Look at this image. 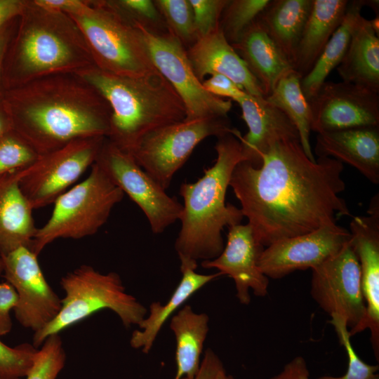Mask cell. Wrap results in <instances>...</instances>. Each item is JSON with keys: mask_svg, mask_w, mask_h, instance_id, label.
I'll use <instances>...</instances> for the list:
<instances>
[{"mask_svg": "<svg viewBox=\"0 0 379 379\" xmlns=\"http://www.w3.org/2000/svg\"><path fill=\"white\" fill-rule=\"evenodd\" d=\"M343 163L325 157L311 160L300 141L273 144L254 167L234 168L230 181L256 241L264 248L350 215L340 194L345 190Z\"/></svg>", "mask_w": 379, "mask_h": 379, "instance_id": "obj_1", "label": "cell"}, {"mask_svg": "<svg viewBox=\"0 0 379 379\" xmlns=\"http://www.w3.org/2000/svg\"><path fill=\"white\" fill-rule=\"evenodd\" d=\"M13 129L39 154L79 138L107 137L111 109L76 73L46 76L5 91Z\"/></svg>", "mask_w": 379, "mask_h": 379, "instance_id": "obj_2", "label": "cell"}, {"mask_svg": "<svg viewBox=\"0 0 379 379\" xmlns=\"http://www.w3.org/2000/svg\"><path fill=\"white\" fill-rule=\"evenodd\" d=\"M93 65L84 35L68 14L26 0L4 57V91L52 74L76 73Z\"/></svg>", "mask_w": 379, "mask_h": 379, "instance_id": "obj_3", "label": "cell"}, {"mask_svg": "<svg viewBox=\"0 0 379 379\" xmlns=\"http://www.w3.org/2000/svg\"><path fill=\"white\" fill-rule=\"evenodd\" d=\"M239 133L218 137L214 164L196 182H184L180 187L183 210L175 249L180 262L197 265L199 260L216 258L225 247L224 227L240 224L244 218L240 208L225 203L232 172L239 162L246 161Z\"/></svg>", "mask_w": 379, "mask_h": 379, "instance_id": "obj_4", "label": "cell"}, {"mask_svg": "<svg viewBox=\"0 0 379 379\" xmlns=\"http://www.w3.org/2000/svg\"><path fill=\"white\" fill-rule=\"evenodd\" d=\"M76 74L108 102L111 118L107 138L126 152L131 153L148 133L186 117L182 100L159 72L121 77L93 65Z\"/></svg>", "mask_w": 379, "mask_h": 379, "instance_id": "obj_5", "label": "cell"}, {"mask_svg": "<svg viewBox=\"0 0 379 379\" xmlns=\"http://www.w3.org/2000/svg\"><path fill=\"white\" fill-rule=\"evenodd\" d=\"M68 15L81 31L99 69L128 77L159 72L140 29L123 19L107 0H85Z\"/></svg>", "mask_w": 379, "mask_h": 379, "instance_id": "obj_6", "label": "cell"}, {"mask_svg": "<svg viewBox=\"0 0 379 379\" xmlns=\"http://www.w3.org/2000/svg\"><path fill=\"white\" fill-rule=\"evenodd\" d=\"M60 285L65 292L60 310L50 323L34 333L33 345L37 348L48 336L59 334L101 310L113 311L126 328L138 326L147 314V308L126 293L116 272L103 274L84 265L64 276Z\"/></svg>", "mask_w": 379, "mask_h": 379, "instance_id": "obj_7", "label": "cell"}, {"mask_svg": "<svg viewBox=\"0 0 379 379\" xmlns=\"http://www.w3.org/2000/svg\"><path fill=\"white\" fill-rule=\"evenodd\" d=\"M124 193L95 163L88 177L53 203L48 221L36 232L30 249L38 255L58 239H79L95 234L107 221Z\"/></svg>", "mask_w": 379, "mask_h": 379, "instance_id": "obj_8", "label": "cell"}, {"mask_svg": "<svg viewBox=\"0 0 379 379\" xmlns=\"http://www.w3.org/2000/svg\"><path fill=\"white\" fill-rule=\"evenodd\" d=\"M228 118L184 119L154 129L130 153L138 164L165 190L175 173L205 138L237 133Z\"/></svg>", "mask_w": 379, "mask_h": 379, "instance_id": "obj_9", "label": "cell"}, {"mask_svg": "<svg viewBox=\"0 0 379 379\" xmlns=\"http://www.w3.org/2000/svg\"><path fill=\"white\" fill-rule=\"evenodd\" d=\"M106 137L74 140L39 155L19 179L22 192L33 209L52 204L95 163Z\"/></svg>", "mask_w": 379, "mask_h": 379, "instance_id": "obj_10", "label": "cell"}, {"mask_svg": "<svg viewBox=\"0 0 379 379\" xmlns=\"http://www.w3.org/2000/svg\"><path fill=\"white\" fill-rule=\"evenodd\" d=\"M145 215L152 232L161 234L180 220L183 206L169 196L133 156L105 138L95 161Z\"/></svg>", "mask_w": 379, "mask_h": 379, "instance_id": "obj_11", "label": "cell"}, {"mask_svg": "<svg viewBox=\"0 0 379 379\" xmlns=\"http://www.w3.org/2000/svg\"><path fill=\"white\" fill-rule=\"evenodd\" d=\"M142 32L152 62L182 100L186 120L226 117L232 109L230 100L208 93L196 77L186 48L169 32L153 34Z\"/></svg>", "mask_w": 379, "mask_h": 379, "instance_id": "obj_12", "label": "cell"}, {"mask_svg": "<svg viewBox=\"0 0 379 379\" xmlns=\"http://www.w3.org/2000/svg\"><path fill=\"white\" fill-rule=\"evenodd\" d=\"M311 295L330 317L345 319L349 332L354 330L366 314L361 271L351 239L335 255L312 269Z\"/></svg>", "mask_w": 379, "mask_h": 379, "instance_id": "obj_13", "label": "cell"}, {"mask_svg": "<svg viewBox=\"0 0 379 379\" xmlns=\"http://www.w3.org/2000/svg\"><path fill=\"white\" fill-rule=\"evenodd\" d=\"M0 256L4 276L18 294V321L34 333L41 330L58 314L61 299L47 282L38 255L29 247L20 246Z\"/></svg>", "mask_w": 379, "mask_h": 379, "instance_id": "obj_14", "label": "cell"}, {"mask_svg": "<svg viewBox=\"0 0 379 379\" xmlns=\"http://www.w3.org/2000/svg\"><path fill=\"white\" fill-rule=\"evenodd\" d=\"M317 133L379 126V93L345 82L325 81L308 101Z\"/></svg>", "mask_w": 379, "mask_h": 379, "instance_id": "obj_15", "label": "cell"}, {"mask_svg": "<svg viewBox=\"0 0 379 379\" xmlns=\"http://www.w3.org/2000/svg\"><path fill=\"white\" fill-rule=\"evenodd\" d=\"M351 239L338 224L277 241L262 251L258 267L267 277L280 279L296 270L314 269L337 254Z\"/></svg>", "mask_w": 379, "mask_h": 379, "instance_id": "obj_16", "label": "cell"}, {"mask_svg": "<svg viewBox=\"0 0 379 379\" xmlns=\"http://www.w3.org/2000/svg\"><path fill=\"white\" fill-rule=\"evenodd\" d=\"M378 195L371 201L369 216H355L350 225L351 243L361 271L366 314L361 323L349 332L350 337L369 329L371 343L379 359V204Z\"/></svg>", "mask_w": 379, "mask_h": 379, "instance_id": "obj_17", "label": "cell"}, {"mask_svg": "<svg viewBox=\"0 0 379 379\" xmlns=\"http://www.w3.org/2000/svg\"><path fill=\"white\" fill-rule=\"evenodd\" d=\"M264 248L256 241L248 223L232 225L228 227L222 253L213 260L202 261L201 265L206 269H217L222 275L232 278L239 302L248 305L251 290L258 297H265L268 292L269 278L258 267Z\"/></svg>", "mask_w": 379, "mask_h": 379, "instance_id": "obj_18", "label": "cell"}, {"mask_svg": "<svg viewBox=\"0 0 379 379\" xmlns=\"http://www.w3.org/2000/svg\"><path fill=\"white\" fill-rule=\"evenodd\" d=\"M241 109V118L248 133L238 138L246 159L254 167L262 164V157L274 143L300 141L295 125L279 108L269 103L265 97L249 94L237 102Z\"/></svg>", "mask_w": 379, "mask_h": 379, "instance_id": "obj_19", "label": "cell"}, {"mask_svg": "<svg viewBox=\"0 0 379 379\" xmlns=\"http://www.w3.org/2000/svg\"><path fill=\"white\" fill-rule=\"evenodd\" d=\"M186 51L192 69L201 82L208 75L222 74L249 95L266 96L263 88L226 39L220 27L199 37Z\"/></svg>", "mask_w": 379, "mask_h": 379, "instance_id": "obj_20", "label": "cell"}, {"mask_svg": "<svg viewBox=\"0 0 379 379\" xmlns=\"http://www.w3.org/2000/svg\"><path fill=\"white\" fill-rule=\"evenodd\" d=\"M315 153L350 164L373 184L379 183V126L317 133Z\"/></svg>", "mask_w": 379, "mask_h": 379, "instance_id": "obj_21", "label": "cell"}, {"mask_svg": "<svg viewBox=\"0 0 379 379\" xmlns=\"http://www.w3.org/2000/svg\"><path fill=\"white\" fill-rule=\"evenodd\" d=\"M232 46L260 84L266 96L281 79L294 71L290 61L266 32L258 18Z\"/></svg>", "mask_w": 379, "mask_h": 379, "instance_id": "obj_22", "label": "cell"}, {"mask_svg": "<svg viewBox=\"0 0 379 379\" xmlns=\"http://www.w3.org/2000/svg\"><path fill=\"white\" fill-rule=\"evenodd\" d=\"M348 2L347 0H313L292 61L293 70L301 79L310 72L342 23Z\"/></svg>", "mask_w": 379, "mask_h": 379, "instance_id": "obj_23", "label": "cell"}, {"mask_svg": "<svg viewBox=\"0 0 379 379\" xmlns=\"http://www.w3.org/2000/svg\"><path fill=\"white\" fill-rule=\"evenodd\" d=\"M22 170L0 179V255L20 246L30 247L37 230L32 215L34 209L19 184Z\"/></svg>", "mask_w": 379, "mask_h": 379, "instance_id": "obj_24", "label": "cell"}, {"mask_svg": "<svg viewBox=\"0 0 379 379\" xmlns=\"http://www.w3.org/2000/svg\"><path fill=\"white\" fill-rule=\"evenodd\" d=\"M337 71L343 81L379 93V34L361 15Z\"/></svg>", "mask_w": 379, "mask_h": 379, "instance_id": "obj_25", "label": "cell"}, {"mask_svg": "<svg viewBox=\"0 0 379 379\" xmlns=\"http://www.w3.org/2000/svg\"><path fill=\"white\" fill-rule=\"evenodd\" d=\"M180 271L181 280L168 301L165 304L152 302L149 314L138 325L140 329L133 332L130 339L133 348L148 354L166 321L198 290L222 275L219 272L199 274L196 268L185 264H180Z\"/></svg>", "mask_w": 379, "mask_h": 379, "instance_id": "obj_26", "label": "cell"}, {"mask_svg": "<svg viewBox=\"0 0 379 379\" xmlns=\"http://www.w3.org/2000/svg\"><path fill=\"white\" fill-rule=\"evenodd\" d=\"M209 317L185 305L171 317L170 328L175 341L176 372L173 379L193 378L201 365V354L207 337Z\"/></svg>", "mask_w": 379, "mask_h": 379, "instance_id": "obj_27", "label": "cell"}, {"mask_svg": "<svg viewBox=\"0 0 379 379\" xmlns=\"http://www.w3.org/2000/svg\"><path fill=\"white\" fill-rule=\"evenodd\" d=\"M312 3L313 0H272L258 17L291 65Z\"/></svg>", "mask_w": 379, "mask_h": 379, "instance_id": "obj_28", "label": "cell"}, {"mask_svg": "<svg viewBox=\"0 0 379 379\" xmlns=\"http://www.w3.org/2000/svg\"><path fill=\"white\" fill-rule=\"evenodd\" d=\"M369 1H349L340 25L331 36L324 51L310 72L300 79V86L306 99L310 101L326 81L328 74L336 68L347 50L353 28L364 6Z\"/></svg>", "mask_w": 379, "mask_h": 379, "instance_id": "obj_29", "label": "cell"}, {"mask_svg": "<svg viewBox=\"0 0 379 379\" xmlns=\"http://www.w3.org/2000/svg\"><path fill=\"white\" fill-rule=\"evenodd\" d=\"M300 77L295 72L281 79L272 91L265 97L271 105L281 109L298 131L301 146L307 156L315 161L310 145L312 112L305 97Z\"/></svg>", "mask_w": 379, "mask_h": 379, "instance_id": "obj_30", "label": "cell"}, {"mask_svg": "<svg viewBox=\"0 0 379 379\" xmlns=\"http://www.w3.org/2000/svg\"><path fill=\"white\" fill-rule=\"evenodd\" d=\"M271 0H229L221 14L219 27L230 44L237 43L260 16Z\"/></svg>", "mask_w": 379, "mask_h": 379, "instance_id": "obj_31", "label": "cell"}, {"mask_svg": "<svg viewBox=\"0 0 379 379\" xmlns=\"http://www.w3.org/2000/svg\"><path fill=\"white\" fill-rule=\"evenodd\" d=\"M168 32L187 49L197 39L190 0H154Z\"/></svg>", "mask_w": 379, "mask_h": 379, "instance_id": "obj_32", "label": "cell"}, {"mask_svg": "<svg viewBox=\"0 0 379 379\" xmlns=\"http://www.w3.org/2000/svg\"><path fill=\"white\" fill-rule=\"evenodd\" d=\"M108 4L126 21L153 34L168 30L165 22L151 0H107Z\"/></svg>", "mask_w": 379, "mask_h": 379, "instance_id": "obj_33", "label": "cell"}, {"mask_svg": "<svg viewBox=\"0 0 379 379\" xmlns=\"http://www.w3.org/2000/svg\"><path fill=\"white\" fill-rule=\"evenodd\" d=\"M39 157L13 129L0 137V179L29 166Z\"/></svg>", "mask_w": 379, "mask_h": 379, "instance_id": "obj_34", "label": "cell"}, {"mask_svg": "<svg viewBox=\"0 0 379 379\" xmlns=\"http://www.w3.org/2000/svg\"><path fill=\"white\" fill-rule=\"evenodd\" d=\"M330 323L333 326L340 344L347 356V368L342 376L323 375L317 379H379L378 365L364 362L355 352L350 340L348 327L344 318L333 314Z\"/></svg>", "mask_w": 379, "mask_h": 379, "instance_id": "obj_35", "label": "cell"}, {"mask_svg": "<svg viewBox=\"0 0 379 379\" xmlns=\"http://www.w3.org/2000/svg\"><path fill=\"white\" fill-rule=\"evenodd\" d=\"M41 345L26 379H56L65 366L66 354L59 334L48 336Z\"/></svg>", "mask_w": 379, "mask_h": 379, "instance_id": "obj_36", "label": "cell"}, {"mask_svg": "<svg viewBox=\"0 0 379 379\" xmlns=\"http://www.w3.org/2000/svg\"><path fill=\"white\" fill-rule=\"evenodd\" d=\"M38 350L29 343L10 347L0 340V378L26 377L33 365Z\"/></svg>", "mask_w": 379, "mask_h": 379, "instance_id": "obj_37", "label": "cell"}, {"mask_svg": "<svg viewBox=\"0 0 379 379\" xmlns=\"http://www.w3.org/2000/svg\"><path fill=\"white\" fill-rule=\"evenodd\" d=\"M228 1L190 0L192 8L197 39L219 28L221 14Z\"/></svg>", "mask_w": 379, "mask_h": 379, "instance_id": "obj_38", "label": "cell"}, {"mask_svg": "<svg viewBox=\"0 0 379 379\" xmlns=\"http://www.w3.org/2000/svg\"><path fill=\"white\" fill-rule=\"evenodd\" d=\"M202 85L211 94L220 98H229L231 101L237 102L247 94L232 80L222 74L211 75L202 81Z\"/></svg>", "mask_w": 379, "mask_h": 379, "instance_id": "obj_39", "label": "cell"}, {"mask_svg": "<svg viewBox=\"0 0 379 379\" xmlns=\"http://www.w3.org/2000/svg\"><path fill=\"white\" fill-rule=\"evenodd\" d=\"M18 301V294L12 285L7 281L0 283V336L11 331V311L16 307Z\"/></svg>", "mask_w": 379, "mask_h": 379, "instance_id": "obj_40", "label": "cell"}, {"mask_svg": "<svg viewBox=\"0 0 379 379\" xmlns=\"http://www.w3.org/2000/svg\"><path fill=\"white\" fill-rule=\"evenodd\" d=\"M225 369L219 357L211 348H208L201 359L200 368L197 375L193 378H182V379H215L218 373Z\"/></svg>", "mask_w": 379, "mask_h": 379, "instance_id": "obj_41", "label": "cell"}, {"mask_svg": "<svg viewBox=\"0 0 379 379\" xmlns=\"http://www.w3.org/2000/svg\"><path fill=\"white\" fill-rule=\"evenodd\" d=\"M270 379H310V371L305 359L297 356L287 363L280 373Z\"/></svg>", "mask_w": 379, "mask_h": 379, "instance_id": "obj_42", "label": "cell"}, {"mask_svg": "<svg viewBox=\"0 0 379 379\" xmlns=\"http://www.w3.org/2000/svg\"><path fill=\"white\" fill-rule=\"evenodd\" d=\"M26 0H0V30L21 14Z\"/></svg>", "mask_w": 379, "mask_h": 379, "instance_id": "obj_43", "label": "cell"}, {"mask_svg": "<svg viewBox=\"0 0 379 379\" xmlns=\"http://www.w3.org/2000/svg\"><path fill=\"white\" fill-rule=\"evenodd\" d=\"M18 18L8 23L0 30V98H3L4 88L3 86V64L7 48L13 38L18 25Z\"/></svg>", "mask_w": 379, "mask_h": 379, "instance_id": "obj_44", "label": "cell"}, {"mask_svg": "<svg viewBox=\"0 0 379 379\" xmlns=\"http://www.w3.org/2000/svg\"><path fill=\"white\" fill-rule=\"evenodd\" d=\"M39 6L53 11L72 13L81 8L85 0H34Z\"/></svg>", "mask_w": 379, "mask_h": 379, "instance_id": "obj_45", "label": "cell"}, {"mask_svg": "<svg viewBox=\"0 0 379 379\" xmlns=\"http://www.w3.org/2000/svg\"><path fill=\"white\" fill-rule=\"evenodd\" d=\"M11 130L12 121L2 98H0V137Z\"/></svg>", "mask_w": 379, "mask_h": 379, "instance_id": "obj_46", "label": "cell"}, {"mask_svg": "<svg viewBox=\"0 0 379 379\" xmlns=\"http://www.w3.org/2000/svg\"><path fill=\"white\" fill-rule=\"evenodd\" d=\"M215 379H236L232 375L227 374L225 369L220 371Z\"/></svg>", "mask_w": 379, "mask_h": 379, "instance_id": "obj_47", "label": "cell"}, {"mask_svg": "<svg viewBox=\"0 0 379 379\" xmlns=\"http://www.w3.org/2000/svg\"><path fill=\"white\" fill-rule=\"evenodd\" d=\"M3 272V264L2 260L0 256V274Z\"/></svg>", "mask_w": 379, "mask_h": 379, "instance_id": "obj_48", "label": "cell"}, {"mask_svg": "<svg viewBox=\"0 0 379 379\" xmlns=\"http://www.w3.org/2000/svg\"><path fill=\"white\" fill-rule=\"evenodd\" d=\"M0 379H4V378H0ZM18 379H22V378H18Z\"/></svg>", "mask_w": 379, "mask_h": 379, "instance_id": "obj_49", "label": "cell"}]
</instances>
